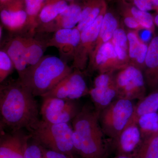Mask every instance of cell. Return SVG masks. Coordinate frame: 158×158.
I'll return each instance as SVG.
<instances>
[{
    "label": "cell",
    "mask_w": 158,
    "mask_h": 158,
    "mask_svg": "<svg viewBox=\"0 0 158 158\" xmlns=\"http://www.w3.org/2000/svg\"><path fill=\"white\" fill-rule=\"evenodd\" d=\"M35 97L19 79L1 84V128L12 131L26 129L30 133L40 120Z\"/></svg>",
    "instance_id": "6da1fadb"
},
{
    "label": "cell",
    "mask_w": 158,
    "mask_h": 158,
    "mask_svg": "<svg viewBox=\"0 0 158 158\" xmlns=\"http://www.w3.org/2000/svg\"><path fill=\"white\" fill-rule=\"evenodd\" d=\"M100 112L94 106L82 107L72 120L76 153L82 158H107V145L99 122Z\"/></svg>",
    "instance_id": "7a4b0ae2"
},
{
    "label": "cell",
    "mask_w": 158,
    "mask_h": 158,
    "mask_svg": "<svg viewBox=\"0 0 158 158\" xmlns=\"http://www.w3.org/2000/svg\"><path fill=\"white\" fill-rule=\"evenodd\" d=\"M73 70L63 59L44 56L37 64L29 66L23 78L19 80L34 96L42 97Z\"/></svg>",
    "instance_id": "3957f363"
},
{
    "label": "cell",
    "mask_w": 158,
    "mask_h": 158,
    "mask_svg": "<svg viewBox=\"0 0 158 158\" xmlns=\"http://www.w3.org/2000/svg\"><path fill=\"white\" fill-rule=\"evenodd\" d=\"M30 134L45 148L67 154L74 155L76 153L73 130L69 123L52 124L40 119Z\"/></svg>",
    "instance_id": "277c9868"
},
{
    "label": "cell",
    "mask_w": 158,
    "mask_h": 158,
    "mask_svg": "<svg viewBox=\"0 0 158 158\" xmlns=\"http://www.w3.org/2000/svg\"><path fill=\"white\" fill-rule=\"evenodd\" d=\"M135 106L132 101L116 98L102 111L99 122L105 135L116 139L131 120Z\"/></svg>",
    "instance_id": "5b68a950"
},
{
    "label": "cell",
    "mask_w": 158,
    "mask_h": 158,
    "mask_svg": "<svg viewBox=\"0 0 158 158\" xmlns=\"http://www.w3.org/2000/svg\"><path fill=\"white\" fill-rule=\"evenodd\" d=\"M117 98L133 101L142 99L146 96V84L143 72L129 65L114 73Z\"/></svg>",
    "instance_id": "8992f818"
},
{
    "label": "cell",
    "mask_w": 158,
    "mask_h": 158,
    "mask_svg": "<svg viewBox=\"0 0 158 158\" xmlns=\"http://www.w3.org/2000/svg\"><path fill=\"white\" fill-rule=\"evenodd\" d=\"M40 110L43 121L49 123H69L78 114L82 107L77 100L53 97H43Z\"/></svg>",
    "instance_id": "52a82bcc"
},
{
    "label": "cell",
    "mask_w": 158,
    "mask_h": 158,
    "mask_svg": "<svg viewBox=\"0 0 158 158\" xmlns=\"http://www.w3.org/2000/svg\"><path fill=\"white\" fill-rule=\"evenodd\" d=\"M107 9V4L106 3L94 22L81 32L80 42L73 59L72 67L74 69L82 71L86 70L95 46L104 16Z\"/></svg>",
    "instance_id": "ba28073f"
},
{
    "label": "cell",
    "mask_w": 158,
    "mask_h": 158,
    "mask_svg": "<svg viewBox=\"0 0 158 158\" xmlns=\"http://www.w3.org/2000/svg\"><path fill=\"white\" fill-rule=\"evenodd\" d=\"M88 88L83 71L74 69L59 84L42 97H53L63 99L77 100L88 95Z\"/></svg>",
    "instance_id": "9c48e42d"
},
{
    "label": "cell",
    "mask_w": 158,
    "mask_h": 158,
    "mask_svg": "<svg viewBox=\"0 0 158 158\" xmlns=\"http://www.w3.org/2000/svg\"><path fill=\"white\" fill-rule=\"evenodd\" d=\"M115 73H99L94 79L93 87L90 89L89 95L94 107L99 112H101L115 98H117Z\"/></svg>",
    "instance_id": "30bf717a"
},
{
    "label": "cell",
    "mask_w": 158,
    "mask_h": 158,
    "mask_svg": "<svg viewBox=\"0 0 158 158\" xmlns=\"http://www.w3.org/2000/svg\"><path fill=\"white\" fill-rule=\"evenodd\" d=\"M0 18L3 27L10 32L26 31L27 15L24 0H11L1 6Z\"/></svg>",
    "instance_id": "8fae6325"
},
{
    "label": "cell",
    "mask_w": 158,
    "mask_h": 158,
    "mask_svg": "<svg viewBox=\"0 0 158 158\" xmlns=\"http://www.w3.org/2000/svg\"><path fill=\"white\" fill-rule=\"evenodd\" d=\"M82 5L77 2L70 3L65 11L50 22L39 26L36 33H55L62 29L76 27L81 16Z\"/></svg>",
    "instance_id": "7c38bea8"
},
{
    "label": "cell",
    "mask_w": 158,
    "mask_h": 158,
    "mask_svg": "<svg viewBox=\"0 0 158 158\" xmlns=\"http://www.w3.org/2000/svg\"><path fill=\"white\" fill-rule=\"evenodd\" d=\"M112 141V147L116 155H134L143 139L138 124H128L123 131Z\"/></svg>",
    "instance_id": "4fadbf2b"
},
{
    "label": "cell",
    "mask_w": 158,
    "mask_h": 158,
    "mask_svg": "<svg viewBox=\"0 0 158 158\" xmlns=\"http://www.w3.org/2000/svg\"><path fill=\"white\" fill-rule=\"evenodd\" d=\"M124 68L119 61L111 41L99 49L92 63L88 65V72L98 71L99 73H115Z\"/></svg>",
    "instance_id": "5bb4252c"
},
{
    "label": "cell",
    "mask_w": 158,
    "mask_h": 158,
    "mask_svg": "<svg viewBox=\"0 0 158 158\" xmlns=\"http://www.w3.org/2000/svg\"><path fill=\"white\" fill-rule=\"evenodd\" d=\"M81 32L76 27L62 29L55 32L52 37L46 40L47 47L56 48L64 58H72L81 38Z\"/></svg>",
    "instance_id": "9a60e30c"
},
{
    "label": "cell",
    "mask_w": 158,
    "mask_h": 158,
    "mask_svg": "<svg viewBox=\"0 0 158 158\" xmlns=\"http://www.w3.org/2000/svg\"><path fill=\"white\" fill-rule=\"evenodd\" d=\"M22 130L1 135L0 158H24L26 147L32 136L30 134L25 135Z\"/></svg>",
    "instance_id": "2e32d148"
},
{
    "label": "cell",
    "mask_w": 158,
    "mask_h": 158,
    "mask_svg": "<svg viewBox=\"0 0 158 158\" xmlns=\"http://www.w3.org/2000/svg\"><path fill=\"white\" fill-rule=\"evenodd\" d=\"M146 86L152 91L158 89V34L148 44L143 70Z\"/></svg>",
    "instance_id": "e0dca14e"
},
{
    "label": "cell",
    "mask_w": 158,
    "mask_h": 158,
    "mask_svg": "<svg viewBox=\"0 0 158 158\" xmlns=\"http://www.w3.org/2000/svg\"><path fill=\"white\" fill-rule=\"evenodd\" d=\"M14 63L15 68L19 75V79L24 76L29 65L27 62L25 52V37L17 35L8 40L3 49Z\"/></svg>",
    "instance_id": "ac0fdd59"
},
{
    "label": "cell",
    "mask_w": 158,
    "mask_h": 158,
    "mask_svg": "<svg viewBox=\"0 0 158 158\" xmlns=\"http://www.w3.org/2000/svg\"><path fill=\"white\" fill-rule=\"evenodd\" d=\"M129 46V65L135 66L143 72L148 44L141 40L138 31H127Z\"/></svg>",
    "instance_id": "d6986e66"
},
{
    "label": "cell",
    "mask_w": 158,
    "mask_h": 158,
    "mask_svg": "<svg viewBox=\"0 0 158 158\" xmlns=\"http://www.w3.org/2000/svg\"><path fill=\"white\" fill-rule=\"evenodd\" d=\"M120 25L119 20L115 13L107 9L103 19L98 37L93 52L90 56L88 65H90L102 45L111 41L115 31Z\"/></svg>",
    "instance_id": "ffe728a7"
},
{
    "label": "cell",
    "mask_w": 158,
    "mask_h": 158,
    "mask_svg": "<svg viewBox=\"0 0 158 158\" xmlns=\"http://www.w3.org/2000/svg\"><path fill=\"white\" fill-rule=\"evenodd\" d=\"M106 0H84L81 19L76 27L82 32L94 22L106 3Z\"/></svg>",
    "instance_id": "44dd1931"
},
{
    "label": "cell",
    "mask_w": 158,
    "mask_h": 158,
    "mask_svg": "<svg viewBox=\"0 0 158 158\" xmlns=\"http://www.w3.org/2000/svg\"><path fill=\"white\" fill-rule=\"evenodd\" d=\"M118 11H125L132 16L145 30L154 34L155 27L153 16L148 11H142L125 0H116Z\"/></svg>",
    "instance_id": "7402d4cb"
},
{
    "label": "cell",
    "mask_w": 158,
    "mask_h": 158,
    "mask_svg": "<svg viewBox=\"0 0 158 158\" xmlns=\"http://www.w3.org/2000/svg\"><path fill=\"white\" fill-rule=\"evenodd\" d=\"M69 5L65 0H48L38 16L37 28L53 20L66 10Z\"/></svg>",
    "instance_id": "603a6c76"
},
{
    "label": "cell",
    "mask_w": 158,
    "mask_h": 158,
    "mask_svg": "<svg viewBox=\"0 0 158 158\" xmlns=\"http://www.w3.org/2000/svg\"><path fill=\"white\" fill-rule=\"evenodd\" d=\"M158 89L146 95L135 105L132 116L128 124H137V121L140 116L148 113H158Z\"/></svg>",
    "instance_id": "cb8c5ba5"
},
{
    "label": "cell",
    "mask_w": 158,
    "mask_h": 158,
    "mask_svg": "<svg viewBox=\"0 0 158 158\" xmlns=\"http://www.w3.org/2000/svg\"><path fill=\"white\" fill-rule=\"evenodd\" d=\"M46 46V40H42L28 35L25 37V52L29 66L37 64L44 56Z\"/></svg>",
    "instance_id": "d4e9b609"
},
{
    "label": "cell",
    "mask_w": 158,
    "mask_h": 158,
    "mask_svg": "<svg viewBox=\"0 0 158 158\" xmlns=\"http://www.w3.org/2000/svg\"><path fill=\"white\" fill-rule=\"evenodd\" d=\"M111 42L123 66L125 67L129 65L127 34L123 27L119 25L116 29Z\"/></svg>",
    "instance_id": "484cf974"
},
{
    "label": "cell",
    "mask_w": 158,
    "mask_h": 158,
    "mask_svg": "<svg viewBox=\"0 0 158 158\" xmlns=\"http://www.w3.org/2000/svg\"><path fill=\"white\" fill-rule=\"evenodd\" d=\"M47 1L24 0L26 11L27 15V24L26 31L30 36H33L36 33L38 16Z\"/></svg>",
    "instance_id": "4316f807"
},
{
    "label": "cell",
    "mask_w": 158,
    "mask_h": 158,
    "mask_svg": "<svg viewBox=\"0 0 158 158\" xmlns=\"http://www.w3.org/2000/svg\"><path fill=\"white\" fill-rule=\"evenodd\" d=\"M135 158H158V132L143 140Z\"/></svg>",
    "instance_id": "83f0119b"
},
{
    "label": "cell",
    "mask_w": 158,
    "mask_h": 158,
    "mask_svg": "<svg viewBox=\"0 0 158 158\" xmlns=\"http://www.w3.org/2000/svg\"><path fill=\"white\" fill-rule=\"evenodd\" d=\"M142 139L158 132V113H148L140 116L137 121Z\"/></svg>",
    "instance_id": "f1b7e54d"
},
{
    "label": "cell",
    "mask_w": 158,
    "mask_h": 158,
    "mask_svg": "<svg viewBox=\"0 0 158 158\" xmlns=\"http://www.w3.org/2000/svg\"><path fill=\"white\" fill-rule=\"evenodd\" d=\"M14 63L7 52L1 49L0 51V82L3 83L14 69Z\"/></svg>",
    "instance_id": "f546056e"
},
{
    "label": "cell",
    "mask_w": 158,
    "mask_h": 158,
    "mask_svg": "<svg viewBox=\"0 0 158 158\" xmlns=\"http://www.w3.org/2000/svg\"><path fill=\"white\" fill-rule=\"evenodd\" d=\"M31 138L26 147L24 158H44L41 145L32 138L30 141Z\"/></svg>",
    "instance_id": "4dcf8cb0"
},
{
    "label": "cell",
    "mask_w": 158,
    "mask_h": 158,
    "mask_svg": "<svg viewBox=\"0 0 158 158\" xmlns=\"http://www.w3.org/2000/svg\"><path fill=\"white\" fill-rule=\"evenodd\" d=\"M142 11L158 10V0H125Z\"/></svg>",
    "instance_id": "1f68e13d"
},
{
    "label": "cell",
    "mask_w": 158,
    "mask_h": 158,
    "mask_svg": "<svg viewBox=\"0 0 158 158\" xmlns=\"http://www.w3.org/2000/svg\"><path fill=\"white\" fill-rule=\"evenodd\" d=\"M118 11L122 17L123 21L125 26L128 28L129 29V30L138 31L144 30V28L132 16L125 11Z\"/></svg>",
    "instance_id": "d6a6232c"
},
{
    "label": "cell",
    "mask_w": 158,
    "mask_h": 158,
    "mask_svg": "<svg viewBox=\"0 0 158 158\" xmlns=\"http://www.w3.org/2000/svg\"><path fill=\"white\" fill-rule=\"evenodd\" d=\"M42 147L44 158H76L73 155H69L63 153L54 151L52 150Z\"/></svg>",
    "instance_id": "836d02e7"
},
{
    "label": "cell",
    "mask_w": 158,
    "mask_h": 158,
    "mask_svg": "<svg viewBox=\"0 0 158 158\" xmlns=\"http://www.w3.org/2000/svg\"><path fill=\"white\" fill-rule=\"evenodd\" d=\"M150 33H152L150 31H148V30H145V31H143L141 33V35H140L139 34V35L141 40L144 41V42L146 43L147 39H148V38H149V34Z\"/></svg>",
    "instance_id": "e575fe53"
},
{
    "label": "cell",
    "mask_w": 158,
    "mask_h": 158,
    "mask_svg": "<svg viewBox=\"0 0 158 158\" xmlns=\"http://www.w3.org/2000/svg\"><path fill=\"white\" fill-rule=\"evenodd\" d=\"M153 17L155 25L158 28V10H157L156 13L154 15Z\"/></svg>",
    "instance_id": "d590c367"
},
{
    "label": "cell",
    "mask_w": 158,
    "mask_h": 158,
    "mask_svg": "<svg viewBox=\"0 0 158 158\" xmlns=\"http://www.w3.org/2000/svg\"><path fill=\"white\" fill-rule=\"evenodd\" d=\"M113 158H135L132 156L125 155H116Z\"/></svg>",
    "instance_id": "8d00e7d4"
},
{
    "label": "cell",
    "mask_w": 158,
    "mask_h": 158,
    "mask_svg": "<svg viewBox=\"0 0 158 158\" xmlns=\"http://www.w3.org/2000/svg\"><path fill=\"white\" fill-rule=\"evenodd\" d=\"M11 0H0V2H1V6H3V5H5L6 3L9 2Z\"/></svg>",
    "instance_id": "74e56055"
},
{
    "label": "cell",
    "mask_w": 158,
    "mask_h": 158,
    "mask_svg": "<svg viewBox=\"0 0 158 158\" xmlns=\"http://www.w3.org/2000/svg\"><path fill=\"white\" fill-rule=\"evenodd\" d=\"M67 2H69L70 3L74 2H77V0H65Z\"/></svg>",
    "instance_id": "f35d334b"
},
{
    "label": "cell",
    "mask_w": 158,
    "mask_h": 158,
    "mask_svg": "<svg viewBox=\"0 0 158 158\" xmlns=\"http://www.w3.org/2000/svg\"><path fill=\"white\" fill-rule=\"evenodd\" d=\"M108 1H109V2H111V1H113V0H108Z\"/></svg>",
    "instance_id": "ab89813d"
}]
</instances>
